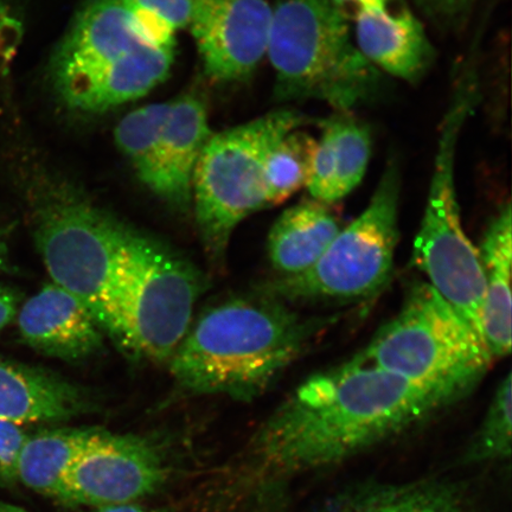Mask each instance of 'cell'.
I'll use <instances>...</instances> for the list:
<instances>
[{
	"instance_id": "1",
	"label": "cell",
	"mask_w": 512,
	"mask_h": 512,
	"mask_svg": "<svg viewBox=\"0 0 512 512\" xmlns=\"http://www.w3.org/2000/svg\"><path fill=\"white\" fill-rule=\"evenodd\" d=\"M450 406L441 396L358 354L307 377L256 432V465L267 476L324 469L419 425Z\"/></svg>"
},
{
	"instance_id": "2",
	"label": "cell",
	"mask_w": 512,
	"mask_h": 512,
	"mask_svg": "<svg viewBox=\"0 0 512 512\" xmlns=\"http://www.w3.org/2000/svg\"><path fill=\"white\" fill-rule=\"evenodd\" d=\"M330 320L299 315L267 292L229 299L190 325L170 358L171 375L191 394L256 399Z\"/></svg>"
},
{
	"instance_id": "3",
	"label": "cell",
	"mask_w": 512,
	"mask_h": 512,
	"mask_svg": "<svg viewBox=\"0 0 512 512\" xmlns=\"http://www.w3.org/2000/svg\"><path fill=\"white\" fill-rule=\"evenodd\" d=\"M30 209L32 236L53 284L78 298L102 331L132 352L115 305L132 227L67 184L38 185Z\"/></svg>"
},
{
	"instance_id": "4",
	"label": "cell",
	"mask_w": 512,
	"mask_h": 512,
	"mask_svg": "<svg viewBox=\"0 0 512 512\" xmlns=\"http://www.w3.org/2000/svg\"><path fill=\"white\" fill-rule=\"evenodd\" d=\"M266 55L280 102L316 100L345 113L382 86L380 70L357 47L348 14L331 0H278Z\"/></svg>"
},
{
	"instance_id": "5",
	"label": "cell",
	"mask_w": 512,
	"mask_h": 512,
	"mask_svg": "<svg viewBox=\"0 0 512 512\" xmlns=\"http://www.w3.org/2000/svg\"><path fill=\"white\" fill-rule=\"evenodd\" d=\"M479 99L475 64H465L441 123L427 204L415 236L413 260L430 284L456 309L480 338L484 277L478 248L465 233L456 185L460 134ZM484 342V339H483Z\"/></svg>"
},
{
	"instance_id": "6",
	"label": "cell",
	"mask_w": 512,
	"mask_h": 512,
	"mask_svg": "<svg viewBox=\"0 0 512 512\" xmlns=\"http://www.w3.org/2000/svg\"><path fill=\"white\" fill-rule=\"evenodd\" d=\"M360 355L450 405L475 389L494 361L472 326L427 283L412 286L398 315Z\"/></svg>"
},
{
	"instance_id": "7",
	"label": "cell",
	"mask_w": 512,
	"mask_h": 512,
	"mask_svg": "<svg viewBox=\"0 0 512 512\" xmlns=\"http://www.w3.org/2000/svg\"><path fill=\"white\" fill-rule=\"evenodd\" d=\"M306 123L302 113L280 108L211 134L192 177L197 228L210 260L220 262L236 227L268 207L266 159L281 139Z\"/></svg>"
},
{
	"instance_id": "8",
	"label": "cell",
	"mask_w": 512,
	"mask_h": 512,
	"mask_svg": "<svg viewBox=\"0 0 512 512\" xmlns=\"http://www.w3.org/2000/svg\"><path fill=\"white\" fill-rule=\"evenodd\" d=\"M401 178L390 162L363 213L339 230L309 271L280 278L267 293L288 303L351 302L373 296L393 273L399 242Z\"/></svg>"
},
{
	"instance_id": "9",
	"label": "cell",
	"mask_w": 512,
	"mask_h": 512,
	"mask_svg": "<svg viewBox=\"0 0 512 512\" xmlns=\"http://www.w3.org/2000/svg\"><path fill=\"white\" fill-rule=\"evenodd\" d=\"M202 280L174 249L131 228L115 291L133 354L170 361L191 325Z\"/></svg>"
},
{
	"instance_id": "10",
	"label": "cell",
	"mask_w": 512,
	"mask_h": 512,
	"mask_svg": "<svg viewBox=\"0 0 512 512\" xmlns=\"http://www.w3.org/2000/svg\"><path fill=\"white\" fill-rule=\"evenodd\" d=\"M166 478L168 467L152 441L105 431L74 466L57 502L92 509L138 503Z\"/></svg>"
},
{
	"instance_id": "11",
	"label": "cell",
	"mask_w": 512,
	"mask_h": 512,
	"mask_svg": "<svg viewBox=\"0 0 512 512\" xmlns=\"http://www.w3.org/2000/svg\"><path fill=\"white\" fill-rule=\"evenodd\" d=\"M271 19L266 0H195L189 27L209 78H249L267 54Z\"/></svg>"
},
{
	"instance_id": "12",
	"label": "cell",
	"mask_w": 512,
	"mask_h": 512,
	"mask_svg": "<svg viewBox=\"0 0 512 512\" xmlns=\"http://www.w3.org/2000/svg\"><path fill=\"white\" fill-rule=\"evenodd\" d=\"M16 319L22 341L44 356L80 362L104 348V331L92 313L53 283L22 304Z\"/></svg>"
},
{
	"instance_id": "13",
	"label": "cell",
	"mask_w": 512,
	"mask_h": 512,
	"mask_svg": "<svg viewBox=\"0 0 512 512\" xmlns=\"http://www.w3.org/2000/svg\"><path fill=\"white\" fill-rule=\"evenodd\" d=\"M144 46L151 44L123 0H89L56 49L51 79L55 85L91 73Z\"/></svg>"
},
{
	"instance_id": "14",
	"label": "cell",
	"mask_w": 512,
	"mask_h": 512,
	"mask_svg": "<svg viewBox=\"0 0 512 512\" xmlns=\"http://www.w3.org/2000/svg\"><path fill=\"white\" fill-rule=\"evenodd\" d=\"M175 48L144 46L91 73L55 83L69 108L101 113L151 92L170 74Z\"/></svg>"
},
{
	"instance_id": "15",
	"label": "cell",
	"mask_w": 512,
	"mask_h": 512,
	"mask_svg": "<svg viewBox=\"0 0 512 512\" xmlns=\"http://www.w3.org/2000/svg\"><path fill=\"white\" fill-rule=\"evenodd\" d=\"M354 37L374 67L406 82H418L434 61L424 25L400 2L380 11L358 12Z\"/></svg>"
},
{
	"instance_id": "16",
	"label": "cell",
	"mask_w": 512,
	"mask_h": 512,
	"mask_svg": "<svg viewBox=\"0 0 512 512\" xmlns=\"http://www.w3.org/2000/svg\"><path fill=\"white\" fill-rule=\"evenodd\" d=\"M92 407L91 396L78 384L0 355V420L21 426L61 422Z\"/></svg>"
},
{
	"instance_id": "17",
	"label": "cell",
	"mask_w": 512,
	"mask_h": 512,
	"mask_svg": "<svg viewBox=\"0 0 512 512\" xmlns=\"http://www.w3.org/2000/svg\"><path fill=\"white\" fill-rule=\"evenodd\" d=\"M306 189L311 198L335 204L363 181L371 156L369 128L339 113L323 121Z\"/></svg>"
},
{
	"instance_id": "18",
	"label": "cell",
	"mask_w": 512,
	"mask_h": 512,
	"mask_svg": "<svg viewBox=\"0 0 512 512\" xmlns=\"http://www.w3.org/2000/svg\"><path fill=\"white\" fill-rule=\"evenodd\" d=\"M211 131L206 104L195 94L170 101L160 139V183L157 196L172 207L188 209L192 177Z\"/></svg>"
},
{
	"instance_id": "19",
	"label": "cell",
	"mask_w": 512,
	"mask_h": 512,
	"mask_svg": "<svg viewBox=\"0 0 512 512\" xmlns=\"http://www.w3.org/2000/svg\"><path fill=\"white\" fill-rule=\"evenodd\" d=\"M512 209L503 204L478 248L484 277L482 334L492 360L511 351Z\"/></svg>"
},
{
	"instance_id": "20",
	"label": "cell",
	"mask_w": 512,
	"mask_h": 512,
	"mask_svg": "<svg viewBox=\"0 0 512 512\" xmlns=\"http://www.w3.org/2000/svg\"><path fill=\"white\" fill-rule=\"evenodd\" d=\"M329 204L310 198L288 208L268 234V258L281 278L309 271L342 229Z\"/></svg>"
},
{
	"instance_id": "21",
	"label": "cell",
	"mask_w": 512,
	"mask_h": 512,
	"mask_svg": "<svg viewBox=\"0 0 512 512\" xmlns=\"http://www.w3.org/2000/svg\"><path fill=\"white\" fill-rule=\"evenodd\" d=\"M105 431L55 428L28 435L18 460L17 480L57 502L70 472Z\"/></svg>"
},
{
	"instance_id": "22",
	"label": "cell",
	"mask_w": 512,
	"mask_h": 512,
	"mask_svg": "<svg viewBox=\"0 0 512 512\" xmlns=\"http://www.w3.org/2000/svg\"><path fill=\"white\" fill-rule=\"evenodd\" d=\"M320 512H469L456 486L439 480L368 483L332 497Z\"/></svg>"
},
{
	"instance_id": "23",
	"label": "cell",
	"mask_w": 512,
	"mask_h": 512,
	"mask_svg": "<svg viewBox=\"0 0 512 512\" xmlns=\"http://www.w3.org/2000/svg\"><path fill=\"white\" fill-rule=\"evenodd\" d=\"M170 102L138 108L120 121L115 143L130 160L137 176L157 195L160 183V139Z\"/></svg>"
},
{
	"instance_id": "24",
	"label": "cell",
	"mask_w": 512,
	"mask_h": 512,
	"mask_svg": "<svg viewBox=\"0 0 512 512\" xmlns=\"http://www.w3.org/2000/svg\"><path fill=\"white\" fill-rule=\"evenodd\" d=\"M316 146L317 139L298 128L273 147L264 171L268 207L278 206L306 188Z\"/></svg>"
},
{
	"instance_id": "25",
	"label": "cell",
	"mask_w": 512,
	"mask_h": 512,
	"mask_svg": "<svg viewBox=\"0 0 512 512\" xmlns=\"http://www.w3.org/2000/svg\"><path fill=\"white\" fill-rule=\"evenodd\" d=\"M512 377L499 382L482 426L464 454L467 464L498 462L511 456Z\"/></svg>"
},
{
	"instance_id": "26",
	"label": "cell",
	"mask_w": 512,
	"mask_h": 512,
	"mask_svg": "<svg viewBox=\"0 0 512 512\" xmlns=\"http://www.w3.org/2000/svg\"><path fill=\"white\" fill-rule=\"evenodd\" d=\"M144 40L175 48L176 32L189 27L195 0H123Z\"/></svg>"
},
{
	"instance_id": "27",
	"label": "cell",
	"mask_w": 512,
	"mask_h": 512,
	"mask_svg": "<svg viewBox=\"0 0 512 512\" xmlns=\"http://www.w3.org/2000/svg\"><path fill=\"white\" fill-rule=\"evenodd\" d=\"M27 438L21 425L0 420V483L18 482V460Z\"/></svg>"
},
{
	"instance_id": "28",
	"label": "cell",
	"mask_w": 512,
	"mask_h": 512,
	"mask_svg": "<svg viewBox=\"0 0 512 512\" xmlns=\"http://www.w3.org/2000/svg\"><path fill=\"white\" fill-rule=\"evenodd\" d=\"M428 16L441 25H456L472 10L476 0H416Z\"/></svg>"
},
{
	"instance_id": "29",
	"label": "cell",
	"mask_w": 512,
	"mask_h": 512,
	"mask_svg": "<svg viewBox=\"0 0 512 512\" xmlns=\"http://www.w3.org/2000/svg\"><path fill=\"white\" fill-rule=\"evenodd\" d=\"M22 294L16 288L0 284V332L17 318Z\"/></svg>"
},
{
	"instance_id": "30",
	"label": "cell",
	"mask_w": 512,
	"mask_h": 512,
	"mask_svg": "<svg viewBox=\"0 0 512 512\" xmlns=\"http://www.w3.org/2000/svg\"><path fill=\"white\" fill-rule=\"evenodd\" d=\"M338 9L347 14L348 9H354L355 15L364 11H380L390 8L400 0H331Z\"/></svg>"
},
{
	"instance_id": "31",
	"label": "cell",
	"mask_w": 512,
	"mask_h": 512,
	"mask_svg": "<svg viewBox=\"0 0 512 512\" xmlns=\"http://www.w3.org/2000/svg\"><path fill=\"white\" fill-rule=\"evenodd\" d=\"M91 512H168L164 509L147 508L142 504L128 503L92 509Z\"/></svg>"
},
{
	"instance_id": "32",
	"label": "cell",
	"mask_w": 512,
	"mask_h": 512,
	"mask_svg": "<svg viewBox=\"0 0 512 512\" xmlns=\"http://www.w3.org/2000/svg\"><path fill=\"white\" fill-rule=\"evenodd\" d=\"M9 261L10 252L8 235H6L4 228L0 227V273L9 271Z\"/></svg>"
},
{
	"instance_id": "33",
	"label": "cell",
	"mask_w": 512,
	"mask_h": 512,
	"mask_svg": "<svg viewBox=\"0 0 512 512\" xmlns=\"http://www.w3.org/2000/svg\"><path fill=\"white\" fill-rule=\"evenodd\" d=\"M0 512H29L15 504L0 501Z\"/></svg>"
}]
</instances>
